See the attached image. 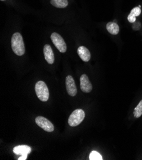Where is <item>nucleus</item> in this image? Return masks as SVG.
Instances as JSON below:
<instances>
[{
  "mask_svg": "<svg viewBox=\"0 0 142 160\" xmlns=\"http://www.w3.org/2000/svg\"><path fill=\"white\" fill-rule=\"evenodd\" d=\"M12 49L17 56H22L25 53V47L22 35L19 33H15L11 40Z\"/></svg>",
  "mask_w": 142,
  "mask_h": 160,
  "instance_id": "obj_1",
  "label": "nucleus"
},
{
  "mask_svg": "<svg viewBox=\"0 0 142 160\" xmlns=\"http://www.w3.org/2000/svg\"><path fill=\"white\" fill-rule=\"evenodd\" d=\"M35 92L38 98L42 102H47L49 98L48 87L43 81H38L35 85Z\"/></svg>",
  "mask_w": 142,
  "mask_h": 160,
  "instance_id": "obj_2",
  "label": "nucleus"
},
{
  "mask_svg": "<svg viewBox=\"0 0 142 160\" xmlns=\"http://www.w3.org/2000/svg\"><path fill=\"white\" fill-rule=\"evenodd\" d=\"M85 116V112L82 109H76L73 112L68 118L69 125L72 127L79 125L84 119Z\"/></svg>",
  "mask_w": 142,
  "mask_h": 160,
  "instance_id": "obj_3",
  "label": "nucleus"
},
{
  "mask_svg": "<svg viewBox=\"0 0 142 160\" xmlns=\"http://www.w3.org/2000/svg\"><path fill=\"white\" fill-rule=\"evenodd\" d=\"M51 40L55 47L59 50V52L64 53L66 51V44L62 38V37L57 33H53L51 36Z\"/></svg>",
  "mask_w": 142,
  "mask_h": 160,
  "instance_id": "obj_4",
  "label": "nucleus"
},
{
  "mask_svg": "<svg viewBox=\"0 0 142 160\" xmlns=\"http://www.w3.org/2000/svg\"><path fill=\"white\" fill-rule=\"evenodd\" d=\"M35 122L41 128L47 132H52L54 130V126L52 123L44 117L38 116L36 118Z\"/></svg>",
  "mask_w": 142,
  "mask_h": 160,
  "instance_id": "obj_5",
  "label": "nucleus"
},
{
  "mask_svg": "<svg viewBox=\"0 0 142 160\" xmlns=\"http://www.w3.org/2000/svg\"><path fill=\"white\" fill-rule=\"evenodd\" d=\"M66 88L68 94L71 97H75L77 93V89L73 78L71 75H68L66 78Z\"/></svg>",
  "mask_w": 142,
  "mask_h": 160,
  "instance_id": "obj_6",
  "label": "nucleus"
},
{
  "mask_svg": "<svg viewBox=\"0 0 142 160\" xmlns=\"http://www.w3.org/2000/svg\"><path fill=\"white\" fill-rule=\"evenodd\" d=\"M81 82V89L84 92H90L92 89V86L89 81V78L87 75L83 74L81 75L80 78Z\"/></svg>",
  "mask_w": 142,
  "mask_h": 160,
  "instance_id": "obj_7",
  "label": "nucleus"
},
{
  "mask_svg": "<svg viewBox=\"0 0 142 160\" xmlns=\"http://www.w3.org/2000/svg\"><path fill=\"white\" fill-rule=\"evenodd\" d=\"M43 54L45 56V60L47 61V62L49 63L50 65L54 63V54L53 52V51L51 47L48 45L46 44L43 47Z\"/></svg>",
  "mask_w": 142,
  "mask_h": 160,
  "instance_id": "obj_8",
  "label": "nucleus"
},
{
  "mask_svg": "<svg viewBox=\"0 0 142 160\" xmlns=\"http://www.w3.org/2000/svg\"><path fill=\"white\" fill-rule=\"evenodd\" d=\"M77 52L79 57L85 62H88L91 59V53L84 46H81L78 48Z\"/></svg>",
  "mask_w": 142,
  "mask_h": 160,
  "instance_id": "obj_9",
  "label": "nucleus"
},
{
  "mask_svg": "<svg viewBox=\"0 0 142 160\" xmlns=\"http://www.w3.org/2000/svg\"><path fill=\"white\" fill-rule=\"evenodd\" d=\"M31 151V148L27 146L26 145H22V146H18L15 147L13 149V152L14 154L17 155H26L29 154Z\"/></svg>",
  "mask_w": 142,
  "mask_h": 160,
  "instance_id": "obj_10",
  "label": "nucleus"
},
{
  "mask_svg": "<svg viewBox=\"0 0 142 160\" xmlns=\"http://www.w3.org/2000/svg\"><path fill=\"white\" fill-rule=\"evenodd\" d=\"M106 29L110 34L116 35L119 32V26L114 22H110L106 24Z\"/></svg>",
  "mask_w": 142,
  "mask_h": 160,
  "instance_id": "obj_11",
  "label": "nucleus"
},
{
  "mask_svg": "<svg viewBox=\"0 0 142 160\" xmlns=\"http://www.w3.org/2000/svg\"><path fill=\"white\" fill-rule=\"evenodd\" d=\"M141 13V9L139 7H135L131 10V13L128 15V19L130 22L134 23L136 21V18L137 16H139Z\"/></svg>",
  "mask_w": 142,
  "mask_h": 160,
  "instance_id": "obj_12",
  "label": "nucleus"
},
{
  "mask_svg": "<svg viewBox=\"0 0 142 160\" xmlns=\"http://www.w3.org/2000/svg\"><path fill=\"white\" fill-rule=\"evenodd\" d=\"M51 3L55 7L64 8L68 6V0H51Z\"/></svg>",
  "mask_w": 142,
  "mask_h": 160,
  "instance_id": "obj_13",
  "label": "nucleus"
},
{
  "mask_svg": "<svg viewBox=\"0 0 142 160\" xmlns=\"http://www.w3.org/2000/svg\"><path fill=\"white\" fill-rule=\"evenodd\" d=\"M142 115V100L136 107L134 110V116L136 118H139Z\"/></svg>",
  "mask_w": 142,
  "mask_h": 160,
  "instance_id": "obj_14",
  "label": "nucleus"
},
{
  "mask_svg": "<svg viewBox=\"0 0 142 160\" xmlns=\"http://www.w3.org/2000/svg\"><path fill=\"white\" fill-rule=\"evenodd\" d=\"M89 159L90 160H102L103 158L102 156L97 151H93L91 152L89 155Z\"/></svg>",
  "mask_w": 142,
  "mask_h": 160,
  "instance_id": "obj_15",
  "label": "nucleus"
},
{
  "mask_svg": "<svg viewBox=\"0 0 142 160\" xmlns=\"http://www.w3.org/2000/svg\"><path fill=\"white\" fill-rule=\"evenodd\" d=\"M27 154L22 155L21 157L18 158V160H26L27 159Z\"/></svg>",
  "mask_w": 142,
  "mask_h": 160,
  "instance_id": "obj_16",
  "label": "nucleus"
},
{
  "mask_svg": "<svg viewBox=\"0 0 142 160\" xmlns=\"http://www.w3.org/2000/svg\"><path fill=\"white\" fill-rule=\"evenodd\" d=\"M1 1H5V0H1Z\"/></svg>",
  "mask_w": 142,
  "mask_h": 160,
  "instance_id": "obj_17",
  "label": "nucleus"
}]
</instances>
